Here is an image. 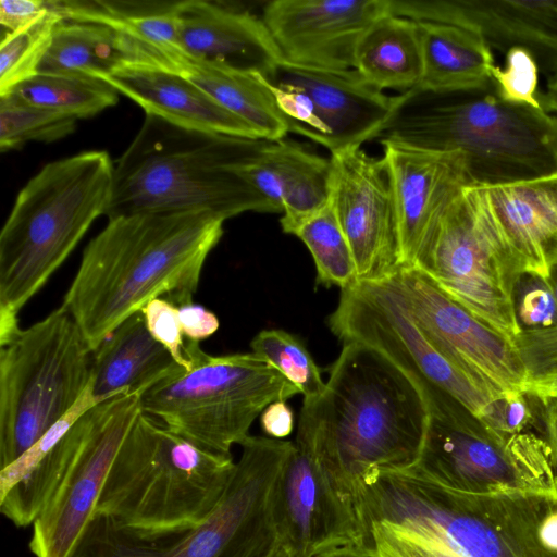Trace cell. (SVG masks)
Here are the masks:
<instances>
[{
  "label": "cell",
  "mask_w": 557,
  "mask_h": 557,
  "mask_svg": "<svg viewBox=\"0 0 557 557\" xmlns=\"http://www.w3.org/2000/svg\"><path fill=\"white\" fill-rule=\"evenodd\" d=\"M411 268L512 343L521 332L513 295L522 270L481 186L446 208Z\"/></svg>",
  "instance_id": "obj_10"
},
{
  "label": "cell",
  "mask_w": 557,
  "mask_h": 557,
  "mask_svg": "<svg viewBox=\"0 0 557 557\" xmlns=\"http://www.w3.org/2000/svg\"><path fill=\"white\" fill-rule=\"evenodd\" d=\"M354 70L382 91L417 88L422 75L418 22L389 12L376 18L357 44Z\"/></svg>",
  "instance_id": "obj_29"
},
{
  "label": "cell",
  "mask_w": 557,
  "mask_h": 557,
  "mask_svg": "<svg viewBox=\"0 0 557 557\" xmlns=\"http://www.w3.org/2000/svg\"><path fill=\"white\" fill-rule=\"evenodd\" d=\"M215 508L197 525L140 537L96 513L73 557H264L278 540L275 496L294 443L249 435Z\"/></svg>",
  "instance_id": "obj_7"
},
{
  "label": "cell",
  "mask_w": 557,
  "mask_h": 557,
  "mask_svg": "<svg viewBox=\"0 0 557 557\" xmlns=\"http://www.w3.org/2000/svg\"><path fill=\"white\" fill-rule=\"evenodd\" d=\"M524 391L539 399H557V372L529 381Z\"/></svg>",
  "instance_id": "obj_46"
},
{
  "label": "cell",
  "mask_w": 557,
  "mask_h": 557,
  "mask_svg": "<svg viewBox=\"0 0 557 557\" xmlns=\"http://www.w3.org/2000/svg\"><path fill=\"white\" fill-rule=\"evenodd\" d=\"M275 496L277 536L302 557L343 546H369L358 504L321 459L312 436L298 424Z\"/></svg>",
  "instance_id": "obj_16"
},
{
  "label": "cell",
  "mask_w": 557,
  "mask_h": 557,
  "mask_svg": "<svg viewBox=\"0 0 557 557\" xmlns=\"http://www.w3.org/2000/svg\"><path fill=\"white\" fill-rule=\"evenodd\" d=\"M114 163L103 150L44 165L18 191L0 233V337L15 333L23 306L108 210Z\"/></svg>",
  "instance_id": "obj_5"
},
{
  "label": "cell",
  "mask_w": 557,
  "mask_h": 557,
  "mask_svg": "<svg viewBox=\"0 0 557 557\" xmlns=\"http://www.w3.org/2000/svg\"><path fill=\"white\" fill-rule=\"evenodd\" d=\"M140 412L113 461L96 513L140 537L186 531L215 508L235 470Z\"/></svg>",
  "instance_id": "obj_6"
},
{
  "label": "cell",
  "mask_w": 557,
  "mask_h": 557,
  "mask_svg": "<svg viewBox=\"0 0 557 557\" xmlns=\"http://www.w3.org/2000/svg\"><path fill=\"white\" fill-rule=\"evenodd\" d=\"M422 75L414 89L434 94L486 90L493 86L492 49L476 33L435 22H418Z\"/></svg>",
  "instance_id": "obj_27"
},
{
  "label": "cell",
  "mask_w": 557,
  "mask_h": 557,
  "mask_svg": "<svg viewBox=\"0 0 557 557\" xmlns=\"http://www.w3.org/2000/svg\"><path fill=\"white\" fill-rule=\"evenodd\" d=\"M53 10V0H1L0 23L8 33H15L40 22Z\"/></svg>",
  "instance_id": "obj_42"
},
{
  "label": "cell",
  "mask_w": 557,
  "mask_h": 557,
  "mask_svg": "<svg viewBox=\"0 0 557 557\" xmlns=\"http://www.w3.org/2000/svg\"><path fill=\"white\" fill-rule=\"evenodd\" d=\"M267 141L191 129L146 114L114 162L106 216L203 211L225 221L248 211L277 213L240 173Z\"/></svg>",
  "instance_id": "obj_3"
},
{
  "label": "cell",
  "mask_w": 557,
  "mask_h": 557,
  "mask_svg": "<svg viewBox=\"0 0 557 557\" xmlns=\"http://www.w3.org/2000/svg\"><path fill=\"white\" fill-rule=\"evenodd\" d=\"M369 546L375 557H491L457 553L381 523L369 527Z\"/></svg>",
  "instance_id": "obj_38"
},
{
  "label": "cell",
  "mask_w": 557,
  "mask_h": 557,
  "mask_svg": "<svg viewBox=\"0 0 557 557\" xmlns=\"http://www.w3.org/2000/svg\"><path fill=\"white\" fill-rule=\"evenodd\" d=\"M182 368L151 336L139 311L92 350L90 395L96 404L121 395L140 396Z\"/></svg>",
  "instance_id": "obj_25"
},
{
  "label": "cell",
  "mask_w": 557,
  "mask_h": 557,
  "mask_svg": "<svg viewBox=\"0 0 557 557\" xmlns=\"http://www.w3.org/2000/svg\"><path fill=\"white\" fill-rule=\"evenodd\" d=\"M379 139L461 151L474 186L557 172V115L544 107L505 101L494 84L486 90L467 92H401V101Z\"/></svg>",
  "instance_id": "obj_4"
},
{
  "label": "cell",
  "mask_w": 557,
  "mask_h": 557,
  "mask_svg": "<svg viewBox=\"0 0 557 557\" xmlns=\"http://www.w3.org/2000/svg\"><path fill=\"white\" fill-rule=\"evenodd\" d=\"M8 95L77 120L94 116L119 101L113 87L87 75L38 73Z\"/></svg>",
  "instance_id": "obj_31"
},
{
  "label": "cell",
  "mask_w": 557,
  "mask_h": 557,
  "mask_svg": "<svg viewBox=\"0 0 557 557\" xmlns=\"http://www.w3.org/2000/svg\"><path fill=\"white\" fill-rule=\"evenodd\" d=\"M189 361L140 395L143 412L208 450L231 455L249 436L272 403L299 394L281 372L256 354L210 356L186 338Z\"/></svg>",
  "instance_id": "obj_8"
},
{
  "label": "cell",
  "mask_w": 557,
  "mask_h": 557,
  "mask_svg": "<svg viewBox=\"0 0 557 557\" xmlns=\"http://www.w3.org/2000/svg\"><path fill=\"white\" fill-rule=\"evenodd\" d=\"M327 323L343 344H363L399 368L421 392L430 416L463 407L481 418L494 400L436 349L391 280L343 289Z\"/></svg>",
  "instance_id": "obj_11"
},
{
  "label": "cell",
  "mask_w": 557,
  "mask_h": 557,
  "mask_svg": "<svg viewBox=\"0 0 557 557\" xmlns=\"http://www.w3.org/2000/svg\"><path fill=\"white\" fill-rule=\"evenodd\" d=\"M386 13L387 0H274L261 20L283 60L350 71L360 37Z\"/></svg>",
  "instance_id": "obj_18"
},
{
  "label": "cell",
  "mask_w": 557,
  "mask_h": 557,
  "mask_svg": "<svg viewBox=\"0 0 557 557\" xmlns=\"http://www.w3.org/2000/svg\"><path fill=\"white\" fill-rule=\"evenodd\" d=\"M513 345L525 368L528 382L557 372V327L522 330Z\"/></svg>",
  "instance_id": "obj_40"
},
{
  "label": "cell",
  "mask_w": 557,
  "mask_h": 557,
  "mask_svg": "<svg viewBox=\"0 0 557 557\" xmlns=\"http://www.w3.org/2000/svg\"><path fill=\"white\" fill-rule=\"evenodd\" d=\"M98 78L135 101L146 114L191 129L263 139L250 124L176 73L126 63Z\"/></svg>",
  "instance_id": "obj_22"
},
{
  "label": "cell",
  "mask_w": 557,
  "mask_h": 557,
  "mask_svg": "<svg viewBox=\"0 0 557 557\" xmlns=\"http://www.w3.org/2000/svg\"><path fill=\"white\" fill-rule=\"evenodd\" d=\"M429 420V407L414 383L373 348L350 342L329 369L325 393L304 399L298 424L358 504L356 488L366 473L414 466Z\"/></svg>",
  "instance_id": "obj_2"
},
{
  "label": "cell",
  "mask_w": 557,
  "mask_h": 557,
  "mask_svg": "<svg viewBox=\"0 0 557 557\" xmlns=\"http://www.w3.org/2000/svg\"><path fill=\"white\" fill-rule=\"evenodd\" d=\"M543 107L550 112H554L557 115V101L555 102H544Z\"/></svg>",
  "instance_id": "obj_51"
},
{
  "label": "cell",
  "mask_w": 557,
  "mask_h": 557,
  "mask_svg": "<svg viewBox=\"0 0 557 557\" xmlns=\"http://www.w3.org/2000/svg\"><path fill=\"white\" fill-rule=\"evenodd\" d=\"M406 470L467 494L557 493L544 437L498 432L466 408L430 416L420 456Z\"/></svg>",
  "instance_id": "obj_12"
},
{
  "label": "cell",
  "mask_w": 557,
  "mask_h": 557,
  "mask_svg": "<svg viewBox=\"0 0 557 557\" xmlns=\"http://www.w3.org/2000/svg\"><path fill=\"white\" fill-rule=\"evenodd\" d=\"M62 20L54 2V10L40 22L3 36L0 44V97L38 74L54 27Z\"/></svg>",
  "instance_id": "obj_35"
},
{
  "label": "cell",
  "mask_w": 557,
  "mask_h": 557,
  "mask_svg": "<svg viewBox=\"0 0 557 557\" xmlns=\"http://www.w3.org/2000/svg\"><path fill=\"white\" fill-rule=\"evenodd\" d=\"M0 346L1 470L82 398L90 383L92 350L63 306Z\"/></svg>",
  "instance_id": "obj_9"
},
{
  "label": "cell",
  "mask_w": 557,
  "mask_h": 557,
  "mask_svg": "<svg viewBox=\"0 0 557 557\" xmlns=\"http://www.w3.org/2000/svg\"><path fill=\"white\" fill-rule=\"evenodd\" d=\"M310 251L317 271V284L342 290L358 284L349 244L339 226L331 200L309 218L294 234Z\"/></svg>",
  "instance_id": "obj_32"
},
{
  "label": "cell",
  "mask_w": 557,
  "mask_h": 557,
  "mask_svg": "<svg viewBox=\"0 0 557 557\" xmlns=\"http://www.w3.org/2000/svg\"><path fill=\"white\" fill-rule=\"evenodd\" d=\"M330 159V200L351 249L358 282L387 281L403 269V258L386 164L361 147L331 153Z\"/></svg>",
  "instance_id": "obj_17"
},
{
  "label": "cell",
  "mask_w": 557,
  "mask_h": 557,
  "mask_svg": "<svg viewBox=\"0 0 557 557\" xmlns=\"http://www.w3.org/2000/svg\"><path fill=\"white\" fill-rule=\"evenodd\" d=\"M223 223L203 211L109 219L85 247L62 305L91 350L152 299L176 307L193 302Z\"/></svg>",
  "instance_id": "obj_1"
},
{
  "label": "cell",
  "mask_w": 557,
  "mask_h": 557,
  "mask_svg": "<svg viewBox=\"0 0 557 557\" xmlns=\"http://www.w3.org/2000/svg\"><path fill=\"white\" fill-rule=\"evenodd\" d=\"M312 557H375L368 546H343L332 548Z\"/></svg>",
  "instance_id": "obj_47"
},
{
  "label": "cell",
  "mask_w": 557,
  "mask_h": 557,
  "mask_svg": "<svg viewBox=\"0 0 557 557\" xmlns=\"http://www.w3.org/2000/svg\"><path fill=\"white\" fill-rule=\"evenodd\" d=\"M547 78V92L544 96H540L542 103L557 101V71L549 75Z\"/></svg>",
  "instance_id": "obj_49"
},
{
  "label": "cell",
  "mask_w": 557,
  "mask_h": 557,
  "mask_svg": "<svg viewBox=\"0 0 557 557\" xmlns=\"http://www.w3.org/2000/svg\"><path fill=\"white\" fill-rule=\"evenodd\" d=\"M504 67L491 70L496 92L511 103L543 107L537 95L539 65L524 48L512 47L505 52Z\"/></svg>",
  "instance_id": "obj_36"
},
{
  "label": "cell",
  "mask_w": 557,
  "mask_h": 557,
  "mask_svg": "<svg viewBox=\"0 0 557 557\" xmlns=\"http://www.w3.org/2000/svg\"><path fill=\"white\" fill-rule=\"evenodd\" d=\"M523 273L547 278L557 265V172L481 186Z\"/></svg>",
  "instance_id": "obj_24"
},
{
  "label": "cell",
  "mask_w": 557,
  "mask_h": 557,
  "mask_svg": "<svg viewBox=\"0 0 557 557\" xmlns=\"http://www.w3.org/2000/svg\"><path fill=\"white\" fill-rule=\"evenodd\" d=\"M389 280L436 349L493 399L525 392L528 374L511 341L422 271L403 268Z\"/></svg>",
  "instance_id": "obj_14"
},
{
  "label": "cell",
  "mask_w": 557,
  "mask_h": 557,
  "mask_svg": "<svg viewBox=\"0 0 557 557\" xmlns=\"http://www.w3.org/2000/svg\"><path fill=\"white\" fill-rule=\"evenodd\" d=\"M177 309L183 334L189 341L199 343L213 335L220 326L218 317L202 306L190 302Z\"/></svg>",
  "instance_id": "obj_43"
},
{
  "label": "cell",
  "mask_w": 557,
  "mask_h": 557,
  "mask_svg": "<svg viewBox=\"0 0 557 557\" xmlns=\"http://www.w3.org/2000/svg\"><path fill=\"white\" fill-rule=\"evenodd\" d=\"M513 299L521 331L557 327V301L547 278L523 273Z\"/></svg>",
  "instance_id": "obj_37"
},
{
  "label": "cell",
  "mask_w": 557,
  "mask_h": 557,
  "mask_svg": "<svg viewBox=\"0 0 557 557\" xmlns=\"http://www.w3.org/2000/svg\"><path fill=\"white\" fill-rule=\"evenodd\" d=\"M123 37L109 26L62 20L54 27L38 73L98 78L125 64Z\"/></svg>",
  "instance_id": "obj_30"
},
{
  "label": "cell",
  "mask_w": 557,
  "mask_h": 557,
  "mask_svg": "<svg viewBox=\"0 0 557 557\" xmlns=\"http://www.w3.org/2000/svg\"><path fill=\"white\" fill-rule=\"evenodd\" d=\"M253 354L281 372L306 400L320 398L326 389L321 370L298 337L284 330H263L250 343Z\"/></svg>",
  "instance_id": "obj_33"
},
{
  "label": "cell",
  "mask_w": 557,
  "mask_h": 557,
  "mask_svg": "<svg viewBox=\"0 0 557 557\" xmlns=\"http://www.w3.org/2000/svg\"><path fill=\"white\" fill-rule=\"evenodd\" d=\"M548 280V283L550 285V288L553 290V294L555 296V299L557 301V265H555L552 271H550V274L549 276L547 277Z\"/></svg>",
  "instance_id": "obj_50"
},
{
  "label": "cell",
  "mask_w": 557,
  "mask_h": 557,
  "mask_svg": "<svg viewBox=\"0 0 557 557\" xmlns=\"http://www.w3.org/2000/svg\"><path fill=\"white\" fill-rule=\"evenodd\" d=\"M388 12L416 22L456 25L504 53L527 49L548 77L557 71V0H387Z\"/></svg>",
  "instance_id": "obj_20"
},
{
  "label": "cell",
  "mask_w": 557,
  "mask_h": 557,
  "mask_svg": "<svg viewBox=\"0 0 557 557\" xmlns=\"http://www.w3.org/2000/svg\"><path fill=\"white\" fill-rule=\"evenodd\" d=\"M66 21L98 23L124 38L126 61L181 50L176 2L54 0ZM182 51V50H181Z\"/></svg>",
  "instance_id": "obj_28"
},
{
  "label": "cell",
  "mask_w": 557,
  "mask_h": 557,
  "mask_svg": "<svg viewBox=\"0 0 557 557\" xmlns=\"http://www.w3.org/2000/svg\"><path fill=\"white\" fill-rule=\"evenodd\" d=\"M539 400L542 406V421L545 430L544 438L552 451L557 483V399L546 398Z\"/></svg>",
  "instance_id": "obj_45"
},
{
  "label": "cell",
  "mask_w": 557,
  "mask_h": 557,
  "mask_svg": "<svg viewBox=\"0 0 557 557\" xmlns=\"http://www.w3.org/2000/svg\"><path fill=\"white\" fill-rule=\"evenodd\" d=\"M178 42L188 57L269 74L283 59L261 17L206 0L176 2Z\"/></svg>",
  "instance_id": "obj_21"
},
{
  "label": "cell",
  "mask_w": 557,
  "mask_h": 557,
  "mask_svg": "<svg viewBox=\"0 0 557 557\" xmlns=\"http://www.w3.org/2000/svg\"><path fill=\"white\" fill-rule=\"evenodd\" d=\"M147 66L176 73L207 92L224 109L250 124L267 140L289 132L275 97L260 73L202 62L174 50Z\"/></svg>",
  "instance_id": "obj_26"
},
{
  "label": "cell",
  "mask_w": 557,
  "mask_h": 557,
  "mask_svg": "<svg viewBox=\"0 0 557 557\" xmlns=\"http://www.w3.org/2000/svg\"><path fill=\"white\" fill-rule=\"evenodd\" d=\"M264 557H302L280 539Z\"/></svg>",
  "instance_id": "obj_48"
},
{
  "label": "cell",
  "mask_w": 557,
  "mask_h": 557,
  "mask_svg": "<svg viewBox=\"0 0 557 557\" xmlns=\"http://www.w3.org/2000/svg\"><path fill=\"white\" fill-rule=\"evenodd\" d=\"M141 313L151 336L169 350L178 366L187 369L189 361L185 356L186 338L177 307L164 298H156L141 309Z\"/></svg>",
  "instance_id": "obj_39"
},
{
  "label": "cell",
  "mask_w": 557,
  "mask_h": 557,
  "mask_svg": "<svg viewBox=\"0 0 557 557\" xmlns=\"http://www.w3.org/2000/svg\"><path fill=\"white\" fill-rule=\"evenodd\" d=\"M77 119L26 103L12 95L0 97V149H17L30 141L51 143L72 134Z\"/></svg>",
  "instance_id": "obj_34"
},
{
  "label": "cell",
  "mask_w": 557,
  "mask_h": 557,
  "mask_svg": "<svg viewBox=\"0 0 557 557\" xmlns=\"http://www.w3.org/2000/svg\"><path fill=\"white\" fill-rule=\"evenodd\" d=\"M396 215L403 268H411L440 216L473 185L461 151L380 139Z\"/></svg>",
  "instance_id": "obj_19"
},
{
  "label": "cell",
  "mask_w": 557,
  "mask_h": 557,
  "mask_svg": "<svg viewBox=\"0 0 557 557\" xmlns=\"http://www.w3.org/2000/svg\"><path fill=\"white\" fill-rule=\"evenodd\" d=\"M261 426L269 437L283 440L294 429V414L284 400L270 404L261 413Z\"/></svg>",
  "instance_id": "obj_44"
},
{
  "label": "cell",
  "mask_w": 557,
  "mask_h": 557,
  "mask_svg": "<svg viewBox=\"0 0 557 557\" xmlns=\"http://www.w3.org/2000/svg\"><path fill=\"white\" fill-rule=\"evenodd\" d=\"M529 398L525 392L504 395L494 399L480 419L502 433L530 432L534 418Z\"/></svg>",
  "instance_id": "obj_41"
},
{
  "label": "cell",
  "mask_w": 557,
  "mask_h": 557,
  "mask_svg": "<svg viewBox=\"0 0 557 557\" xmlns=\"http://www.w3.org/2000/svg\"><path fill=\"white\" fill-rule=\"evenodd\" d=\"M240 173L283 214L280 222L287 234L294 235L331 197V159L285 138L268 140Z\"/></svg>",
  "instance_id": "obj_23"
},
{
  "label": "cell",
  "mask_w": 557,
  "mask_h": 557,
  "mask_svg": "<svg viewBox=\"0 0 557 557\" xmlns=\"http://www.w3.org/2000/svg\"><path fill=\"white\" fill-rule=\"evenodd\" d=\"M141 411L138 395H121L85 411L86 432L76 458L33 523L28 546L35 557L74 556L119 449Z\"/></svg>",
  "instance_id": "obj_15"
},
{
  "label": "cell",
  "mask_w": 557,
  "mask_h": 557,
  "mask_svg": "<svg viewBox=\"0 0 557 557\" xmlns=\"http://www.w3.org/2000/svg\"><path fill=\"white\" fill-rule=\"evenodd\" d=\"M263 78L289 132L331 153L379 138L401 101V94L385 95L355 70H324L282 59Z\"/></svg>",
  "instance_id": "obj_13"
}]
</instances>
